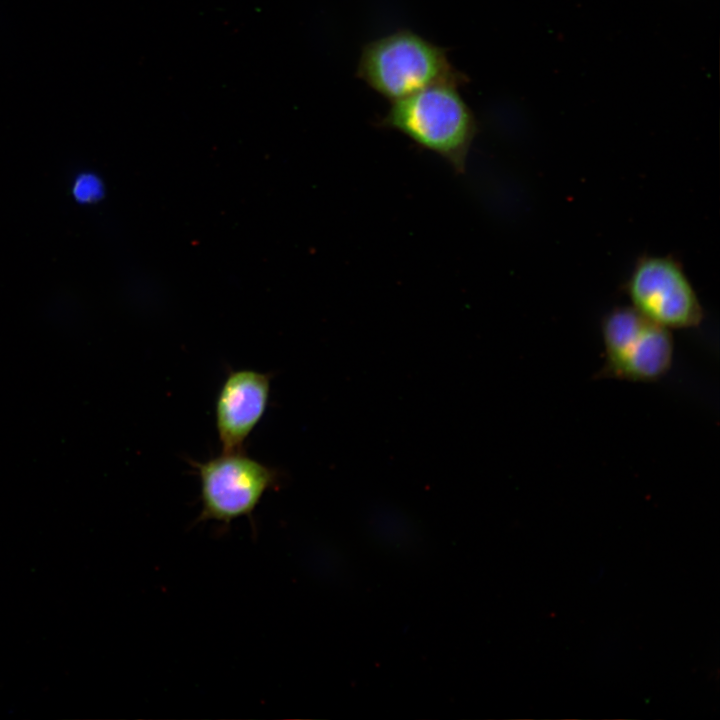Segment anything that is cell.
Wrapping results in <instances>:
<instances>
[{
  "mask_svg": "<svg viewBox=\"0 0 720 720\" xmlns=\"http://www.w3.org/2000/svg\"><path fill=\"white\" fill-rule=\"evenodd\" d=\"M380 126L396 130L446 160L458 174L478 132L474 113L452 84H437L392 101Z\"/></svg>",
  "mask_w": 720,
  "mask_h": 720,
  "instance_id": "1",
  "label": "cell"
},
{
  "mask_svg": "<svg viewBox=\"0 0 720 720\" xmlns=\"http://www.w3.org/2000/svg\"><path fill=\"white\" fill-rule=\"evenodd\" d=\"M357 76L381 96L396 101L437 84L468 82L447 50L409 29H399L362 48Z\"/></svg>",
  "mask_w": 720,
  "mask_h": 720,
  "instance_id": "2",
  "label": "cell"
},
{
  "mask_svg": "<svg viewBox=\"0 0 720 720\" xmlns=\"http://www.w3.org/2000/svg\"><path fill=\"white\" fill-rule=\"evenodd\" d=\"M604 364L600 374L633 382H653L671 368L674 342L670 330L632 307H617L601 321Z\"/></svg>",
  "mask_w": 720,
  "mask_h": 720,
  "instance_id": "3",
  "label": "cell"
},
{
  "mask_svg": "<svg viewBox=\"0 0 720 720\" xmlns=\"http://www.w3.org/2000/svg\"><path fill=\"white\" fill-rule=\"evenodd\" d=\"M191 464L200 481L199 520L216 521L226 527L238 518H251L264 494L280 483L278 470L245 451L221 452Z\"/></svg>",
  "mask_w": 720,
  "mask_h": 720,
  "instance_id": "4",
  "label": "cell"
},
{
  "mask_svg": "<svg viewBox=\"0 0 720 720\" xmlns=\"http://www.w3.org/2000/svg\"><path fill=\"white\" fill-rule=\"evenodd\" d=\"M631 307L670 330L698 326L703 309L682 265L670 256H643L625 282Z\"/></svg>",
  "mask_w": 720,
  "mask_h": 720,
  "instance_id": "5",
  "label": "cell"
},
{
  "mask_svg": "<svg viewBox=\"0 0 720 720\" xmlns=\"http://www.w3.org/2000/svg\"><path fill=\"white\" fill-rule=\"evenodd\" d=\"M271 373L231 370L216 397L215 426L222 452L245 451L244 446L263 418L270 399Z\"/></svg>",
  "mask_w": 720,
  "mask_h": 720,
  "instance_id": "6",
  "label": "cell"
},
{
  "mask_svg": "<svg viewBox=\"0 0 720 720\" xmlns=\"http://www.w3.org/2000/svg\"><path fill=\"white\" fill-rule=\"evenodd\" d=\"M104 183L94 173H81L73 181L72 195L81 204H92L104 196Z\"/></svg>",
  "mask_w": 720,
  "mask_h": 720,
  "instance_id": "7",
  "label": "cell"
}]
</instances>
